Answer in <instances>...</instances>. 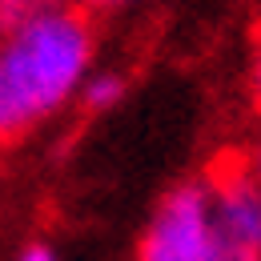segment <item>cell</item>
<instances>
[{"mask_svg":"<svg viewBox=\"0 0 261 261\" xmlns=\"http://www.w3.org/2000/svg\"><path fill=\"white\" fill-rule=\"evenodd\" d=\"M97 33L65 0H40L0 40V141L61 113L93 72Z\"/></svg>","mask_w":261,"mask_h":261,"instance_id":"cell-1","label":"cell"},{"mask_svg":"<svg viewBox=\"0 0 261 261\" xmlns=\"http://www.w3.org/2000/svg\"><path fill=\"white\" fill-rule=\"evenodd\" d=\"M213 253V209L205 177L181 181L161 197L141 233L137 261H209Z\"/></svg>","mask_w":261,"mask_h":261,"instance_id":"cell-2","label":"cell"},{"mask_svg":"<svg viewBox=\"0 0 261 261\" xmlns=\"http://www.w3.org/2000/svg\"><path fill=\"white\" fill-rule=\"evenodd\" d=\"M209 209H213V237L261 253V181L249 169V157H221L205 173Z\"/></svg>","mask_w":261,"mask_h":261,"instance_id":"cell-3","label":"cell"},{"mask_svg":"<svg viewBox=\"0 0 261 261\" xmlns=\"http://www.w3.org/2000/svg\"><path fill=\"white\" fill-rule=\"evenodd\" d=\"M129 97V76L121 72V68H93L89 76H85V85H81V109L85 113H109V109H117L121 100Z\"/></svg>","mask_w":261,"mask_h":261,"instance_id":"cell-4","label":"cell"},{"mask_svg":"<svg viewBox=\"0 0 261 261\" xmlns=\"http://www.w3.org/2000/svg\"><path fill=\"white\" fill-rule=\"evenodd\" d=\"M36 4H40V0H0V40L12 33V29L33 12Z\"/></svg>","mask_w":261,"mask_h":261,"instance_id":"cell-5","label":"cell"},{"mask_svg":"<svg viewBox=\"0 0 261 261\" xmlns=\"http://www.w3.org/2000/svg\"><path fill=\"white\" fill-rule=\"evenodd\" d=\"M16 261H61V257H57V249H53V245L33 241V245H24V249L16 253Z\"/></svg>","mask_w":261,"mask_h":261,"instance_id":"cell-6","label":"cell"},{"mask_svg":"<svg viewBox=\"0 0 261 261\" xmlns=\"http://www.w3.org/2000/svg\"><path fill=\"white\" fill-rule=\"evenodd\" d=\"M65 4H72L76 12H97V8H121V4H133V0H65Z\"/></svg>","mask_w":261,"mask_h":261,"instance_id":"cell-7","label":"cell"},{"mask_svg":"<svg viewBox=\"0 0 261 261\" xmlns=\"http://www.w3.org/2000/svg\"><path fill=\"white\" fill-rule=\"evenodd\" d=\"M249 85H253V97L261 100V36H257V48H253V61H249Z\"/></svg>","mask_w":261,"mask_h":261,"instance_id":"cell-8","label":"cell"},{"mask_svg":"<svg viewBox=\"0 0 261 261\" xmlns=\"http://www.w3.org/2000/svg\"><path fill=\"white\" fill-rule=\"evenodd\" d=\"M249 169H253V177L261 181V141L253 145V153H249Z\"/></svg>","mask_w":261,"mask_h":261,"instance_id":"cell-9","label":"cell"}]
</instances>
